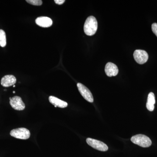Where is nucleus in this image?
Here are the masks:
<instances>
[{
  "label": "nucleus",
  "instance_id": "18",
  "mask_svg": "<svg viewBox=\"0 0 157 157\" xmlns=\"http://www.w3.org/2000/svg\"><path fill=\"white\" fill-rule=\"evenodd\" d=\"M13 87H15V86H14V85L13 86Z\"/></svg>",
  "mask_w": 157,
  "mask_h": 157
},
{
  "label": "nucleus",
  "instance_id": "12",
  "mask_svg": "<svg viewBox=\"0 0 157 157\" xmlns=\"http://www.w3.org/2000/svg\"><path fill=\"white\" fill-rule=\"evenodd\" d=\"M155 94L153 93H150L147 97V102L146 104V107L147 109L150 111H153L155 109Z\"/></svg>",
  "mask_w": 157,
  "mask_h": 157
},
{
  "label": "nucleus",
  "instance_id": "16",
  "mask_svg": "<svg viewBox=\"0 0 157 157\" xmlns=\"http://www.w3.org/2000/svg\"><path fill=\"white\" fill-rule=\"evenodd\" d=\"M55 2L59 5H61L65 2V0H55Z\"/></svg>",
  "mask_w": 157,
  "mask_h": 157
},
{
  "label": "nucleus",
  "instance_id": "13",
  "mask_svg": "<svg viewBox=\"0 0 157 157\" xmlns=\"http://www.w3.org/2000/svg\"><path fill=\"white\" fill-rule=\"evenodd\" d=\"M6 45V34L5 31L0 29V46L4 47Z\"/></svg>",
  "mask_w": 157,
  "mask_h": 157
},
{
  "label": "nucleus",
  "instance_id": "4",
  "mask_svg": "<svg viewBox=\"0 0 157 157\" xmlns=\"http://www.w3.org/2000/svg\"><path fill=\"white\" fill-rule=\"evenodd\" d=\"M86 143L90 146L98 151H106L108 150V147L107 144L100 140L92 139V138H87L86 139Z\"/></svg>",
  "mask_w": 157,
  "mask_h": 157
},
{
  "label": "nucleus",
  "instance_id": "15",
  "mask_svg": "<svg viewBox=\"0 0 157 157\" xmlns=\"http://www.w3.org/2000/svg\"><path fill=\"white\" fill-rule=\"evenodd\" d=\"M151 29L152 32L154 33L156 36L157 37V23H154L151 26Z\"/></svg>",
  "mask_w": 157,
  "mask_h": 157
},
{
  "label": "nucleus",
  "instance_id": "7",
  "mask_svg": "<svg viewBox=\"0 0 157 157\" xmlns=\"http://www.w3.org/2000/svg\"><path fill=\"white\" fill-rule=\"evenodd\" d=\"M9 99L10 105L13 109L17 110H23L25 109V104L20 97L15 96Z\"/></svg>",
  "mask_w": 157,
  "mask_h": 157
},
{
  "label": "nucleus",
  "instance_id": "14",
  "mask_svg": "<svg viewBox=\"0 0 157 157\" xmlns=\"http://www.w3.org/2000/svg\"><path fill=\"white\" fill-rule=\"evenodd\" d=\"M26 2L33 6H40L42 4V1L41 0H26Z\"/></svg>",
  "mask_w": 157,
  "mask_h": 157
},
{
  "label": "nucleus",
  "instance_id": "9",
  "mask_svg": "<svg viewBox=\"0 0 157 157\" xmlns=\"http://www.w3.org/2000/svg\"><path fill=\"white\" fill-rule=\"evenodd\" d=\"M16 78L12 75H6L1 80V84L4 87H8L14 85L16 83Z\"/></svg>",
  "mask_w": 157,
  "mask_h": 157
},
{
  "label": "nucleus",
  "instance_id": "1",
  "mask_svg": "<svg viewBox=\"0 0 157 157\" xmlns=\"http://www.w3.org/2000/svg\"><path fill=\"white\" fill-rule=\"evenodd\" d=\"M98 23L95 17L90 16L86 20L84 25L85 33L88 36H92L97 32Z\"/></svg>",
  "mask_w": 157,
  "mask_h": 157
},
{
  "label": "nucleus",
  "instance_id": "17",
  "mask_svg": "<svg viewBox=\"0 0 157 157\" xmlns=\"http://www.w3.org/2000/svg\"><path fill=\"white\" fill-rule=\"evenodd\" d=\"M13 93H14H14H15V91H13Z\"/></svg>",
  "mask_w": 157,
  "mask_h": 157
},
{
  "label": "nucleus",
  "instance_id": "6",
  "mask_svg": "<svg viewBox=\"0 0 157 157\" xmlns=\"http://www.w3.org/2000/svg\"><path fill=\"white\" fill-rule=\"evenodd\" d=\"M77 86L79 93L82 97L89 102L93 103L94 102V98L90 91L82 83H77Z\"/></svg>",
  "mask_w": 157,
  "mask_h": 157
},
{
  "label": "nucleus",
  "instance_id": "10",
  "mask_svg": "<svg viewBox=\"0 0 157 157\" xmlns=\"http://www.w3.org/2000/svg\"><path fill=\"white\" fill-rule=\"evenodd\" d=\"M37 25L43 28H48L52 25V20L47 17H39L36 20Z\"/></svg>",
  "mask_w": 157,
  "mask_h": 157
},
{
  "label": "nucleus",
  "instance_id": "3",
  "mask_svg": "<svg viewBox=\"0 0 157 157\" xmlns=\"http://www.w3.org/2000/svg\"><path fill=\"white\" fill-rule=\"evenodd\" d=\"M10 135L17 139L26 140L30 137L31 134L28 129L21 128L11 130Z\"/></svg>",
  "mask_w": 157,
  "mask_h": 157
},
{
  "label": "nucleus",
  "instance_id": "2",
  "mask_svg": "<svg viewBox=\"0 0 157 157\" xmlns=\"http://www.w3.org/2000/svg\"><path fill=\"white\" fill-rule=\"evenodd\" d=\"M131 140L133 143L142 147H147L151 145L150 138L145 135L141 134L135 135L131 138Z\"/></svg>",
  "mask_w": 157,
  "mask_h": 157
},
{
  "label": "nucleus",
  "instance_id": "5",
  "mask_svg": "<svg viewBox=\"0 0 157 157\" xmlns=\"http://www.w3.org/2000/svg\"><path fill=\"white\" fill-rule=\"evenodd\" d=\"M134 57L137 63L143 64L147 61L148 55L145 51L137 49L134 52Z\"/></svg>",
  "mask_w": 157,
  "mask_h": 157
},
{
  "label": "nucleus",
  "instance_id": "8",
  "mask_svg": "<svg viewBox=\"0 0 157 157\" xmlns=\"http://www.w3.org/2000/svg\"><path fill=\"white\" fill-rule=\"evenodd\" d=\"M105 72L106 75L109 77L116 76L119 70L117 66L113 63H107L105 67Z\"/></svg>",
  "mask_w": 157,
  "mask_h": 157
},
{
  "label": "nucleus",
  "instance_id": "11",
  "mask_svg": "<svg viewBox=\"0 0 157 157\" xmlns=\"http://www.w3.org/2000/svg\"><path fill=\"white\" fill-rule=\"evenodd\" d=\"M48 99L50 103L54 105L55 107H58L63 108L67 107L68 104L67 102L60 100L56 97L51 96Z\"/></svg>",
  "mask_w": 157,
  "mask_h": 157
}]
</instances>
